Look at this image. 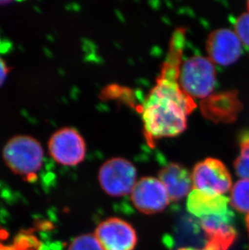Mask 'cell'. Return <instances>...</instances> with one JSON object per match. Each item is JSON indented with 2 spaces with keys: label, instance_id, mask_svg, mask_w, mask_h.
<instances>
[{
  "label": "cell",
  "instance_id": "6da1fadb",
  "mask_svg": "<svg viewBox=\"0 0 249 250\" xmlns=\"http://www.w3.org/2000/svg\"><path fill=\"white\" fill-rule=\"evenodd\" d=\"M44 149L31 135H15L2 149V159L9 169L26 181L35 180L42 167Z\"/></svg>",
  "mask_w": 249,
  "mask_h": 250
},
{
  "label": "cell",
  "instance_id": "7a4b0ae2",
  "mask_svg": "<svg viewBox=\"0 0 249 250\" xmlns=\"http://www.w3.org/2000/svg\"><path fill=\"white\" fill-rule=\"evenodd\" d=\"M179 83L193 99H206L212 95L216 83L214 62L205 57H191L181 64Z\"/></svg>",
  "mask_w": 249,
  "mask_h": 250
},
{
  "label": "cell",
  "instance_id": "3957f363",
  "mask_svg": "<svg viewBox=\"0 0 249 250\" xmlns=\"http://www.w3.org/2000/svg\"><path fill=\"white\" fill-rule=\"evenodd\" d=\"M48 150L56 163L64 166H76L86 157L87 146L82 135L73 127L60 128L52 134Z\"/></svg>",
  "mask_w": 249,
  "mask_h": 250
},
{
  "label": "cell",
  "instance_id": "277c9868",
  "mask_svg": "<svg viewBox=\"0 0 249 250\" xmlns=\"http://www.w3.org/2000/svg\"><path fill=\"white\" fill-rule=\"evenodd\" d=\"M137 171L130 161L115 157L106 161L100 168V185L104 191L113 197L131 193L136 184Z\"/></svg>",
  "mask_w": 249,
  "mask_h": 250
},
{
  "label": "cell",
  "instance_id": "5b68a950",
  "mask_svg": "<svg viewBox=\"0 0 249 250\" xmlns=\"http://www.w3.org/2000/svg\"><path fill=\"white\" fill-rule=\"evenodd\" d=\"M193 187L196 189L224 195L232 186L230 172L221 161L207 158L197 164L192 172Z\"/></svg>",
  "mask_w": 249,
  "mask_h": 250
},
{
  "label": "cell",
  "instance_id": "8992f818",
  "mask_svg": "<svg viewBox=\"0 0 249 250\" xmlns=\"http://www.w3.org/2000/svg\"><path fill=\"white\" fill-rule=\"evenodd\" d=\"M132 203L134 208L146 215H153L165 210L170 198L165 186L155 177H142L132 190Z\"/></svg>",
  "mask_w": 249,
  "mask_h": 250
},
{
  "label": "cell",
  "instance_id": "52a82bcc",
  "mask_svg": "<svg viewBox=\"0 0 249 250\" xmlns=\"http://www.w3.org/2000/svg\"><path fill=\"white\" fill-rule=\"evenodd\" d=\"M232 210L222 215L201 219L200 224L206 236L204 250H229L237 238Z\"/></svg>",
  "mask_w": 249,
  "mask_h": 250
},
{
  "label": "cell",
  "instance_id": "ba28073f",
  "mask_svg": "<svg viewBox=\"0 0 249 250\" xmlns=\"http://www.w3.org/2000/svg\"><path fill=\"white\" fill-rule=\"evenodd\" d=\"M94 235L104 250H134L138 241L131 224L119 218L102 221Z\"/></svg>",
  "mask_w": 249,
  "mask_h": 250
},
{
  "label": "cell",
  "instance_id": "9c48e42d",
  "mask_svg": "<svg viewBox=\"0 0 249 250\" xmlns=\"http://www.w3.org/2000/svg\"><path fill=\"white\" fill-rule=\"evenodd\" d=\"M207 51L214 63L228 66L235 63L243 53V43L234 31L219 28L209 34Z\"/></svg>",
  "mask_w": 249,
  "mask_h": 250
},
{
  "label": "cell",
  "instance_id": "30bf717a",
  "mask_svg": "<svg viewBox=\"0 0 249 250\" xmlns=\"http://www.w3.org/2000/svg\"><path fill=\"white\" fill-rule=\"evenodd\" d=\"M241 109L242 103L235 91L210 95L201 104V110L205 118L215 123H232Z\"/></svg>",
  "mask_w": 249,
  "mask_h": 250
},
{
  "label": "cell",
  "instance_id": "8fae6325",
  "mask_svg": "<svg viewBox=\"0 0 249 250\" xmlns=\"http://www.w3.org/2000/svg\"><path fill=\"white\" fill-rule=\"evenodd\" d=\"M159 180L165 186L170 201L177 203L190 194L193 187L192 174L186 167L170 163L159 172Z\"/></svg>",
  "mask_w": 249,
  "mask_h": 250
},
{
  "label": "cell",
  "instance_id": "7c38bea8",
  "mask_svg": "<svg viewBox=\"0 0 249 250\" xmlns=\"http://www.w3.org/2000/svg\"><path fill=\"white\" fill-rule=\"evenodd\" d=\"M229 203V198L224 195L194 189L188 194L187 209L192 215L202 219L228 212Z\"/></svg>",
  "mask_w": 249,
  "mask_h": 250
},
{
  "label": "cell",
  "instance_id": "4fadbf2b",
  "mask_svg": "<svg viewBox=\"0 0 249 250\" xmlns=\"http://www.w3.org/2000/svg\"><path fill=\"white\" fill-rule=\"evenodd\" d=\"M230 205L240 213L249 214V179L235 182L230 190Z\"/></svg>",
  "mask_w": 249,
  "mask_h": 250
},
{
  "label": "cell",
  "instance_id": "5bb4252c",
  "mask_svg": "<svg viewBox=\"0 0 249 250\" xmlns=\"http://www.w3.org/2000/svg\"><path fill=\"white\" fill-rule=\"evenodd\" d=\"M240 155L234 162L235 172L241 179H249V131L240 135Z\"/></svg>",
  "mask_w": 249,
  "mask_h": 250
},
{
  "label": "cell",
  "instance_id": "9a60e30c",
  "mask_svg": "<svg viewBox=\"0 0 249 250\" xmlns=\"http://www.w3.org/2000/svg\"><path fill=\"white\" fill-rule=\"evenodd\" d=\"M67 250H104L92 234H83L74 239Z\"/></svg>",
  "mask_w": 249,
  "mask_h": 250
},
{
  "label": "cell",
  "instance_id": "2e32d148",
  "mask_svg": "<svg viewBox=\"0 0 249 250\" xmlns=\"http://www.w3.org/2000/svg\"><path fill=\"white\" fill-rule=\"evenodd\" d=\"M235 31L243 44L249 49V11L235 20Z\"/></svg>",
  "mask_w": 249,
  "mask_h": 250
},
{
  "label": "cell",
  "instance_id": "e0dca14e",
  "mask_svg": "<svg viewBox=\"0 0 249 250\" xmlns=\"http://www.w3.org/2000/svg\"><path fill=\"white\" fill-rule=\"evenodd\" d=\"M11 69L7 65L4 59L0 57V87L4 84L5 81H7V76L9 75Z\"/></svg>",
  "mask_w": 249,
  "mask_h": 250
},
{
  "label": "cell",
  "instance_id": "ac0fdd59",
  "mask_svg": "<svg viewBox=\"0 0 249 250\" xmlns=\"http://www.w3.org/2000/svg\"><path fill=\"white\" fill-rule=\"evenodd\" d=\"M178 250H201L198 249L191 248V247H185V248L179 249Z\"/></svg>",
  "mask_w": 249,
  "mask_h": 250
},
{
  "label": "cell",
  "instance_id": "d6986e66",
  "mask_svg": "<svg viewBox=\"0 0 249 250\" xmlns=\"http://www.w3.org/2000/svg\"><path fill=\"white\" fill-rule=\"evenodd\" d=\"M246 225H247L248 230L249 232V214H248L247 217H246Z\"/></svg>",
  "mask_w": 249,
  "mask_h": 250
},
{
  "label": "cell",
  "instance_id": "ffe728a7",
  "mask_svg": "<svg viewBox=\"0 0 249 250\" xmlns=\"http://www.w3.org/2000/svg\"><path fill=\"white\" fill-rule=\"evenodd\" d=\"M248 11H249V1L247 2Z\"/></svg>",
  "mask_w": 249,
  "mask_h": 250
},
{
  "label": "cell",
  "instance_id": "44dd1931",
  "mask_svg": "<svg viewBox=\"0 0 249 250\" xmlns=\"http://www.w3.org/2000/svg\"><path fill=\"white\" fill-rule=\"evenodd\" d=\"M10 250L9 249H7V250H6V249H2V250Z\"/></svg>",
  "mask_w": 249,
  "mask_h": 250
}]
</instances>
